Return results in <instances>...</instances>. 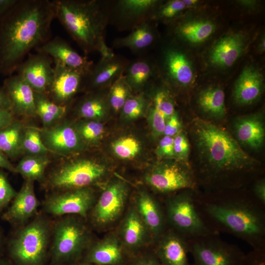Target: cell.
I'll return each mask as SVG.
<instances>
[{
  "label": "cell",
  "instance_id": "obj_1",
  "mask_svg": "<svg viewBox=\"0 0 265 265\" xmlns=\"http://www.w3.org/2000/svg\"><path fill=\"white\" fill-rule=\"evenodd\" d=\"M55 18L53 0H18L0 19V74L11 75L30 51L50 39Z\"/></svg>",
  "mask_w": 265,
  "mask_h": 265
},
{
  "label": "cell",
  "instance_id": "obj_2",
  "mask_svg": "<svg viewBox=\"0 0 265 265\" xmlns=\"http://www.w3.org/2000/svg\"><path fill=\"white\" fill-rule=\"evenodd\" d=\"M192 125L199 156L212 176L244 171L259 164L223 128L199 118L193 120Z\"/></svg>",
  "mask_w": 265,
  "mask_h": 265
},
{
  "label": "cell",
  "instance_id": "obj_3",
  "mask_svg": "<svg viewBox=\"0 0 265 265\" xmlns=\"http://www.w3.org/2000/svg\"><path fill=\"white\" fill-rule=\"evenodd\" d=\"M241 199L205 203L204 211L215 223L246 241L254 249H265V220L256 204Z\"/></svg>",
  "mask_w": 265,
  "mask_h": 265
},
{
  "label": "cell",
  "instance_id": "obj_4",
  "mask_svg": "<svg viewBox=\"0 0 265 265\" xmlns=\"http://www.w3.org/2000/svg\"><path fill=\"white\" fill-rule=\"evenodd\" d=\"M55 17L85 53L103 40L105 19L96 0H53Z\"/></svg>",
  "mask_w": 265,
  "mask_h": 265
},
{
  "label": "cell",
  "instance_id": "obj_5",
  "mask_svg": "<svg viewBox=\"0 0 265 265\" xmlns=\"http://www.w3.org/2000/svg\"><path fill=\"white\" fill-rule=\"evenodd\" d=\"M87 220L66 215L53 223L49 252L53 265H65L82 259L96 239Z\"/></svg>",
  "mask_w": 265,
  "mask_h": 265
},
{
  "label": "cell",
  "instance_id": "obj_6",
  "mask_svg": "<svg viewBox=\"0 0 265 265\" xmlns=\"http://www.w3.org/2000/svg\"><path fill=\"white\" fill-rule=\"evenodd\" d=\"M53 223L38 214L25 225L16 228L6 241L10 260L14 265H44L49 252Z\"/></svg>",
  "mask_w": 265,
  "mask_h": 265
},
{
  "label": "cell",
  "instance_id": "obj_7",
  "mask_svg": "<svg viewBox=\"0 0 265 265\" xmlns=\"http://www.w3.org/2000/svg\"><path fill=\"white\" fill-rule=\"evenodd\" d=\"M130 188L125 181L117 179L107 185L91 209L87 221L100 232L114 229L124 214L130 200Z\"/></svg>",
  "mask_w": 265,
  "mask_h": 265
},
{
  "label": "cell",
  "instance_id": "obj_8",
  "mask_svg": "<svg viewBox=\"0 0 265 265\" xmlns=\"http://www.w3.org/2000/svg\"><path fill=\"white\" fill-rule=\"evenodd\" d=\"M191 190L169 197L163 206L167 227L187 239L212 234L197 210Z\"/></svg>",
  "mask_w": 265,
  "mask_h": 265
},
{
  "label": "cell",
  "instance_id": "obj_9",
  "mask_svg": "<svg viewBox=\"0 0 265 265\" xmlns=\"http://www.w3.org/2000/svg\"><path fill=\"white\" fill-rule=\"evenodd\" d=\"M107 169L95 161L81 159L66 162L50 175L48 184L51 188L64 191L91 187L106 174Z\"/></svg>",
  "mask_w": 265,
  "mask_h": 265
},
{
  "label": "cell",
  "instance_id": "obj_10",
  "mask_svg": "<svg viewBox=\"0 0 265 265\" xmlns=\"http://www.w3.org/2000/svg\"><path fill=\"white\" fill-rule=\"evenodd\" d=\"M187 240L193 262L190 265H241L245 254L238 247L212 236Z\"/></svg>",
  "mask_w": 265,
  "mask_h": 265
},
{
  "label": "cell",
  "instance_id": "obj_11",
  "mask_svg": "<svg viewBox=\"0 0 265 265\" xmlns=\"http://www.w3.org/2000/svg\"><path fill=\"white\" fill-rule=\"evenodd\" d=\"M97 197L91 187L58 191L46 198L43 210L45 213L54 216L76 215L87 220Z\"/></svg>",
  "mask_w": 265,
  "mask_h": 265
},
{
  "label": "cell",
  "instance_id": "obj_12",
  "mask_svg": "<svg viewBox=\"0 0 265 265\" xmlns=\"http://www.w3.org/2000/svg\"><path fill=\"white\" fill-rule=\"evenodd\" d=\"M146 184L160 193H170L195 186L193 173L188 165L183 163L164 162L154 166L144 177Z\"/></svg>",
  "mask_w": 265,
  "mask_h": 265
},
{
  "label": "cell",
  "instance_id": "obj_13",
  "mask_svg": "<svg viewBox=\"0 0 265 265\" xmlns=\"http://www.w3.org/2000/svg\"><path fill=\"white\" fill-rule=\"evenodd\" d=\"M130 258L153 246V237L130 200L122 217L114 229Z\"/></svg>",
  "mask_w": 265,
  "mask_h": 265
},
{
  "label": "cell",
  "instance_id": "obj_14",
  "mask_svg": "<svg viewBox=\"0 0 265 265\" xmlns=\"http://www.w3.org/2000/svg\"><path fill=\"white\" fill-rule=\"evenodd\" d=\"M130 257L116 231L106 233L96 238L86 251L81 261L94 265H123L129 262Z\"/></svg>",
  "mask_w": 265,
  "mask_h": 265
},
{
  "label": "cell",
  "instance_id": "obj_15",
  "mask_svg": "<svg viewBox=\"0 0 265 265\" xmlns=\"http://www.w3.org/2000/svg\"><path fill=\"white\" fill-rule=\"evenodd\" d=\"M53 60L48 55L37 52L28 54L16 71L35 92L46 93L53 79Z\"/></svg>",
  "mask_w": 265,
  "mask_h": 265
},
{
  "label": "cell",
  "instance_id": "obj_16",
  "mask_svg": "<svg viewBox=\"0 0 265 265\" xmlns=\"http://www.w3.org/2000/svg\"><path fill=\"white\" fill-rule=\"evenodd\" d=\"M40 205L35 193L34 182L25 180L0 217L13 227H19L29 222L38 214L37 210Z\"/></svg>",
  "mask_w": 265,
  "mask_h": 265
},
{
  "label": "cell",
  "instance_id": "obj_17",
  "mask_svg": "<svg viewBox=\"0 0 265 265\" xmlns=\"http://www.w3.org/2000/svg\"><path fill=\"white\" fill-rule=\"evenodd\" d=\"M53 64V79L46 94L55 103L67 106L83 83L85 74L55 61Z\"/></svg>",
  "mask_w": 265,
  "mask_h": 265
},
{
  "label": "cell",
  "instance_id": "obj_18",
  "mask_svg": "<svg viewBox=\"0 0 265 265\" xmlns=\"http://www.w3.org/2000/svg\"><path fill=\"white\" fill-rule=\"evenodd\" d=\"M152 249L162 265H190L187 239L168 227Z\"/></svg>",
  "mask_w": 265,
  "mask_h": 265
},
{
  "label": "cell",
  "instance_id": "obj_19",
  "mask_svg": "<svg viewBox=\"0 0 265 265\" xmlns=\"http://www.w3.org/2000/svg\"><path fill=\"white\" fill-rule=\"evenodd\" d=\"M130 202L150 231L155 243L167 227L163 207L145 190L137 191Z\"/></svg>",
  "mask_w": 265,
  "mask_h": 265
},
{
  "label": "cell",
  "instance_id": "obj_20",
  "mask_svg": "<svg viewBox=\"0 0 265 265\" xmlns=\"http://www.w3.org/2000/svg\"><path fill=\"white\" fill-rule=\"evenodd\" d=\"M42 141L50 152L66 155L79 150L81 138L77 129L67 123L40 130Z\"/></svg>",
  "mask_w": 265,
  "mask_h": 265
},
{
  "label": "cell",
  "instance_id": "obj_21",
  "mask_svg": "<svg viewBox=\"0 0 265 265\" xmlns=\"http://www.w3.org/2000/svg\"><path fill=\"white\" fill-rule=\"evenodd\" d=\"M11 104V111L15 115L33 117L36 115L34 91L18 74L10 75L2 86Z\"/></svg>",
  "mask_w": 265,
  "mask_h": 265
},
{
  "label": "cell",
  "instance_id": "obj_22",
  "mask_svg": "<svg viewBox=\"0 0 265 265\" xmlns=\"http://www.w3.org/2000/svg\"><path fill=\"white\" fill-rule=\"evenodd\" d=\"M35 49L37 52L48 55L53 61L80 70L85 75L92 66L91 62L80 55L66 41L58 36L50 39Z\"/></svg>",
  "mask_w": 265,
  "mask_h": 265
},
{
  "label": "cell",
  "instance_id": "obj_23",
  "mask_svg": "<svg viewBox=\"0 0 265 265\" xmlns=\"http://www.w3.org/2000/svg\"><path fill=\"white\" fill-rule=\"evenodd\" d=\"M245 41L244 36L239 32L222 37L212 47L210 54L211 63L222 68L232 66L242 54Z\"/></svg>",
  "mask_w": 265,
  "mask_h": 265
},
{
  "label": "cell",
  "instance_id": "obj_24",
  "mask_svg": "<svg viewBox=\"0 0 265 265\" xmlns=\"http://www.w3.org/2000/svg\"><path fill=\"white\" fill-rule=\"evenodd\" d=\"M263 77L252 66L243 69L237 80L233 91L236 102L240 105H250L261 97L263 90Z\"/></svg>",
  "mask_w": 265,
  "mask_h": 265
},
{
  "label": "cell",
  "instance_id": "obj_25",
  "mask_svg": "<svg viewBox=\"0 0 265 265\" xmlns=\"http://www.w3.org/2000/svg\"><path fill=\"white\" fill-rule=\"evenodd\" d=\"M234 129L238 142L254 149L263 146L265 130L262 114L255 113L238 118Z\"/></svg>",
  "mask_w": 265,
  "mask_h": 265
},
{
  "label": "cell",
  "instance_id": "obj_26",
  "mask_svg": "<svg viewBox=\"0 0 265 265\" xmlns=\"http://www.w3.org/2000/svg\"><path fill=\"white\" fill-rule=\"evenodd\" d=\"M127 66L125 61L116 56L111 59L101 58L96 65L91 66L85 75L83 82H87L92 87L113 83L123 75Z\"/></svg>",
  "mask_w": 265,
  "mask_h": 265
},
{
  "label": "cell",
  "instance_id": "obj_27",
  "mask_svg": "<svg viewBox=\"0 0 265 265\" xmlns=\"http://www.w3.org/2000/svg\"><path fill=\"white\" fill-rule=\"evenodd\" d=\"M165 64L168 75L183 86L189 85L193 79V72L186 55L175 49L168 50L165 54Z\"/></svg>",
  "mask_w": 265,
  "mask_h": 265
},
{
  "label": "cell",
  "instance_id": "obj_28",
  "mask_svg": "<svg viewBox=\"0 0 265 265\" xmlns=\"http://www.w3.org/2000/svg\"><path fill=\"white\" fill-rule=\"evenodd\" d=\"M26 127L15 119L0 131V151L10 159H15L23 154L22 138Z\"/></svg>",
  "mask_w": 265,
  "mask_h": 265
},
{
  "label": "cell",
  "instance_id": "obj_29",
  "mask_svg": "<svg viewBox=\"0 0 265 265\" xmlns=\"http://www.w3.org/2000/svg\"><path fill=\"white\" fill-rule=\"evenodd\" d=\"M50 162L48 155H27L15 166L16 173L21 174L25 180L42 181Z\"/></svg>",
  "mask_w": 265,
  "mask_h": 265
},
{
  "label": "cell",
  "instance_id": "obj_30",
  "mask_svg": "<svg viewBox=\"0 0 265 265\" xmlns=\"http://www.w3.org/2000/svg\"><path fill=\"white\" fill-rule=\"evenodd\" d=\"M34 99L36 115L40 117L45 128L52 126L67 111V106L55 103L45 93L34 92Z\"/></svg>",
  "mask_w": 265,
  "mask_h": 265
},
{
  "label": "cell",
  "instance_id": "obj_31",
  "mask_svg": "<svg viewBox=\"0 0 265 265\" xmlns=\"http://www.w3.org/2000/svg\"><path fill=\"white\" fill-rule=\"evenodd\" d=\"M198 104L205 112L215 118H222L226 114L225 94L219 87H212L202 91Z\"/></svg>",
  "mask_w": 265,
  "mask_h": 265
},
{
  "label": "cell",
  "instance_id": "obj_32",
  "mask_svg": "<svg viewBox=\"0 0 265 265\" xmlns=\"http://www.w3.org/2000/svg\"><path fill=\"white\" fill-rule=\"evenodd\" d=\"M214 24L208 20H196L185 23L178 28L179 34L186 41L193 44L207 39L214 32Z\"/></svg>",
  "mask_w": 265,
  "mask_h": 265
},
{
  "label": "cell",
  "instance_id": "obj_33",
  "mask_svg": "<svg viewBox=\"0 0 265 265\" xmlns=\"http://www.w3.org/2000/svg\"><path fill=\"white\" fill-rule=\"evenodd\" d=\"M154 34L150 25L144 22L128 35L118 39L116 45L133 51H141L150 46L154 41Z\"/></svg>",
  "mask_w": 265,
  "mask_h": 265
},
{
  "label": "cell",
  "instance_id": "obj_34",
  "mask_svg": "<svg viewBox=\"0 0 265 265\" xmlns=\"http://www.w3.org/2000/svg\"><path fill=\"white\" fill-rule=\"evenodd\" d=\"M125 79L129 86L139 87L144 85L152 77L153 68L145 59L137 60L127 65Z\"/></svg>",
  "mask_w": 265,
  "mask_h": 265
},
{
  "label": "cell",
  "instance_id": "obj_35",
  "mask_svg": "<svg viewBox=\"0 0 265 265\" xmlns=\"http://www.w3.org/2000/svg\"><path fill=\"white\" fill-rule=\"evenodd\" d=\"M22 149L28 155H47L50 151L43 143L40 130L26 127L22 138Z\"/></svg>",
  "mask_w": 265,
  "mask_h": 265
},
{
  "label": "cell",
  "instance_id": "obj_36",
  "mask_svg": "<svg viewBox=\"0 0 265 265\" xmlns=\"http://www.w3.org/2000/svg\"><path fill=\"white\" fill-rule=\"evenodd\" d=\"M78 111L80 116L82 118L97 119L104 115L106 106L102 99L91 96L85 98L80 103Z\"/></svg>",
  "mask_w": 265,
  "mask_h": 265
},
{
  "label": "cell",
  "instance_id": "obj_37",
  "mask_svg": "<svg viewBox=\"0 0 265 265\" xmlns=\"http://www.w3.org/2000/svg\"><path fill=\"white\" fill-rule=\"evenodd\" d=\"M157 3L155 0H122L118 2V8L124 16L137 17L143 15Z\"/></svg>",
  "mask_w": 265,
  "mask_h": 265
},
{
  "label": "cell",
  "instance_id": "obj_38",
  "mask_svg": "<svg viewBox=\"0 0 265 265\" xmlns=\"http://www.w3.org/2000/svg\"><path fill=\"white\" fill-rule=\"evenodd\" d=\"M129 85L123 75L113 83L110 91L109 101L113 110L118 111L122 109L129 98Z\"/></svg>",
  "mask_w": 265,
  "mask_h": 265
},
{
  "label": "cell",
  "instance_id": "obj_39",
  "mask_svg": "<svg viewBox=\"0 0 265 265\" xmlns=\"http://www.w3.org/2000/svg\"><path fill=\"white\" fill-rule=\"evenodd\" d=\"M114 153L120 158L132 159L139 153L138 141L131 136H126L117 140L112 145Z\"/></svg>",
  "mask_w": 265,
  "mask_h": 265
},
{
  "label": "cell",
  "instance_id": "obj_40",
  "mask_svg": "<svg viewBox=\"0 0 265 265\" xmlns=\"http://www.w3.org/2000/svg\"><path fill=\"white\" fill-rule=\"evenodd\" d=\"M17 192L9 181L6 173L0 169V217L9 207Z\"/></svg>",
  "mask_w": 265,
  "mask_h": 265
},
{
  "label": "cell",
  "instance_id": "obj_41",
  "mask_svg": "<svg viewBox=\"0 0 265 265\" xmlns=\"http://www.w3.org/2000/svg\"><path fill=\"white\" fill-rule=\"evenodd\" d=\"M76 129L81 138L90 142H93L99 139L104 132L103 125L95 121L83 123Z\"/></svg>",
  "mask_w": 265,
  "mask_h": 265
},
{
  "label": "cell",
  "instance_id": "obj_42",
  "mask_svg": "<svg viewBox=\"0 0 265 265\" xmlns=\"http://www.w3.org/2000/svg\"><path fill=\"white\" fill-rule=\"evenodd\" d=\"M153 101V106L164 117L166 120L176 112L172 100L166 91L160 90L157 92Z\"/></svg>",
  "mask_w": 265,
  "mask_h": 265
},
{
  "label": "cell",
  "instance_id": "obj_43",
  "mask_svg": "<svg viewBox=\"0 0 265 265\" xmlns=\"http://www.w3.org/2000/svg\"><path fill=\"white\" fill-rule=\"evenodd\" d=\"M145 106V99L141 96H137L129 97L122 109L125 117L129 119H134L142 114Z\"/></svg>",
  "mask_w": 265,
  "mask_h": 265
},
{
  "label": "cell",
  "instance_id": "obj_44",
  "mask_svg": "<svg viewBox=\"0 0 265 265\" xmlns=\"http://www.w3.org/2000/svg\"><path fill=\"white\" fill-rule=\"evenodd\" d=\"M190 152L188 140L184 132H179L174 137V157L184 163L188 164Z\"/></svg>",
  "mask_w": 265,
  "mask_h": 265
},
{
  "label": "cell",
  "instance_id": "obj_45",
  "mask_svg": "<svg viewBox=\"0 0 265 265\" xmlns=\"http://www.w3.org/2000/svg\"><path fill=\"white\" fill-rule=\"evenodd\" d=\"M186 7L183 0H170L159 9L158 16L159 18L163 19H172L179 14Z\"/></svg>",
  "mask_w": 265,
  "mask_h": 265
},
{
  "label": "cell",
  "instance_id": "obj_46",
  "mask_svg": "<svg viewBox=\"0 0 265 265\" xmlns=\"http://www.w3.org/2000/svg\"><path fill=\"white\" fill-rule=\"evenodd\" d=\"M130 265H162L152 248L130 258Z\"/></svg>",
  "mask_w": 265,
  "mask_h": 265
},
{
  "label": "cell",
  "instance_id": "obj_47",
  "mask_svg": "<svg viewBox=\"0 0 265 265\" xmlns=\"http://www.w3.org/2000/svg\"><path fill=\"white\" fill-rule=\"evenodd\" d=\"M149 120L155 136H159L164 133L166 119L154 106L149 112Z\"/></svg>",
  "mask_w": 265,
  "mask_h": 265
},
{
  "label": "cell",
  "instance_id": "obj_48",
  "mask_svg": "<svg viewBox=\"0 0 265 265\" xmlns=\"http://www.w3.org/2000/svg\"><path fill=\"white\" fill-rule=\"evenodd\" d=\"M156 153L160 158L174 157V137L164 135L159 142Z\"/></svg>",
  "mask_w": 265,
  "mask_h": 265
},
{
  "label": "cell",
  "instance_id": "obj_49",
  "mask_svg": "<svg viewBox=\"0 0 265 265\" xmlns=\"http://www.w3.org/2000/svg\"><path fill=\"white\" fill-rule=\"evenodd\" d=\"M241 265H265V249H254L245 254Z\"/></svg>",
  "mask_w": 265,
  "mask_h": 265
},
{
  "label": "cell",
  "instance_id": "obj_50",
  "mask_svg": "<svg viewBox=\"0 0 265 265\" xmlns=\"http://www.w3.org/2000/svg\"><path fill=\"white\" fill-rule=\"evenodd\" d=\"M181 129V123L175 112L166 120L163 134L164 135L173 137L180 132Z\"/></svg>",
  "mask_w": 265,
  "mask_h": 265
},
{
  "label": "cell",
  "instance_id": "obj_51",
  "mask_svg": "<svg viewBox=\"0 0 265 265\" xmlns=\"http://www.w3.org/2000/svg\"><path fill=\"white\" fill-rule=\"evenodd\" d=\"M253 192L256 198L263 205H265V181L262 179L255 184Z\"/></svg>",
  "mask_w": 265,
  "mask_h": 265
},
{
  "label": "cell",
  "instance_id": "obj_52",
  "mask_svg": "<svg viewBox=\"0 0 265 265\" xmlns=\"http://www.w3.org/2000/svg\"><path fill=\"white\" fill-rule=\"evenodd\" d=\"M15 119L10 110L0 109V131L9 125Z\"/></svg>",
  "mask_w": 265,
  "mask_h": 265
},
{
  "label": "cell",
  "instance_id": "obj_53",
  "mask_svg": "<svg viewBox=\"0 0 265 265\" xmlns=\"http://www.w3.org/2000/svg\"><path fill=\"white\" fill-rule=\"evenodd\" d=\"M0 168L5 169L12 173H16L15 166L12 164L10 159L0 151Z\"/></svg>",
  "mask_w": 265,
  "mask_h": 265
},
{
  "label": "cell",
  "instance_id": "obj_54",
  "mask_svg": "<svg viewBox=\"0 0 265 265\" xmlns=\"http://www.w3.org/2000/svg\"><path fill=\"white\" fill-rule=\"evenodd\" d=\"M97 51L100 53L102 59H111L115 56L112 50L106 46L105 40L99 44Z\"/></svg>",
  "mask_w": 265,
  "mask_h": 265
},
{
  "label": "cell",
  "instance_id": "obj_55",
  "mask_svg": "<svg viewBox=\"0 0 265 265\" xmlns=\"http://www.w3.org/2000/svg\"><path fill=\"white\" fill-rule=\"evenodd\" d=\"M19 0H0V19L8 12Z\"/></svg>",
  "mask_w": 265,
  "mask_h": 265
},
{
  "label": "cell",
  "instance_id": "obj_56",
  "mask_svg": "<svg viewBox=\"0 0 265 265\" xmlns=\"http://www.w3.org/2000/svg\"><path fill=\"white\" fill-rule=\"evenodd\" d=\"M0 109H11V104L3 87L0 88Z\"/></svg>",
  "mask_w": 265,
  "mask_h": 265
},
{
  "label": "cell",
  "instance_id": "obj_57",
  "mask_svg": "<svg viewBox=\"0 0 265 265\" xmlns=\"http://www.w3.org/2000/svg\"><path fill=\"white\" fill-rule=\"evenodd\" d=\"M6 245V239L4 238L3 231L0 226V257L2 256L4 247Z\"/></svg>",
  "mask_w": 265,
  "mask_h": 265
},
{
  "label": "cell",
  "instance_id": "obj_58",
  "mask_svg": "<svg viewBox=\"0 0 265 265\" xmlns=\"http://www.w3.org/2000/svg\"><path fill=\"white\" fill-rule=\"evenodd\" d=\"M0 265H14L9 259L0 257Z\"/></svg>",
  "mask_w": 265,
  "mask_h": 265
},
{
  "label": "cell",
  "instance_id": "obj_59",
  "mask_svg": "<svg viewBox=\"0 0 265 265\" xmlns=\"http://www.w3.org/2000/svg\"><path fill=\"white\" fill-rule=\"evenodd\" d=\"M183 1L186 6H193L198 2V1L196 0H183Z\"/></svg>",
  "mask_w": 265,
  "mask_h": 265
},
{
  "label": "cell",
  "instance_id": "obj_60",
  "mask_svg": "<svg viewBox=\"0 0 265 265\" xmlns=\"http://www.w3.org/2000/svg\"><path fill=\"white\" fill-rule=\"evenodd\" d=\"M65 265H94L85 263V262H83L80 261L77 262H75V263H71L69 264H67Z\"/></svg>",
  "mask_w": 265,
  "mask_h": 265
},
{
  "label": "cell",
  "instance_id": "obj_61",
  "mask_svg": "<svg viewBox=\"0 0 265 265\" xmlns=\"http://www.w3.org/2000/svg\"><path fill=\"white\" fill-rule=\"evenodd\" d=\"M260 50L262 52L265 50V39H263L260 44Z\"/></svg>",
  "mask_w": 265,
  "mask_h": 265
},
{
  "label": "cell",
  "instance_id": "obj_62",
  "mask_svg": "<svg viewBox=\"0 0 265 265\" xmlns=\"http://www.w3.org/2000/svg\"><path fill=\"white\" fill-rule=\"evenodd\" d=\"M123 265H130V264L128 263V264H126Z\"/></svg>",
  "mask_w": 265,
  "mask_h": 265
}]
</instances>
